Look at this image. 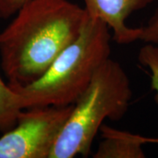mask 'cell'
Masks as SVG:
<instances>
[{"label":"cell","instance_id":"cell-10","mask_svg":"<svg viewBox=\"0 0 158 158\" xmlns=\"http://www.w3.org/2000/svg\"><path fill=\"white\" fill-rule=\"evenodd\" d=\"M29 0H0V18L8 19L17 11Z\"/></svg>","mask_w":158,"mask_h":158},{"label":"cell","instance_id":"cell-4","mask_svg":"<svg viewBox=\"0 0 158 158\" xmlns=\"http://www.w3.org/2000/svg\"><path fill=\"white\" fill-rule=\"evenodd\" d=\"M74 105L23 110L17 124L0 137V158H50Z\"/></svg>","mask_w":158,"mask_h":158},{"label":"cell","instance_id":"cell-6","mask_svg":"<svg viewBox=\"0 0 158 158\" xmlns=\"http://www.w3.org/2000/svg\"><path fill=\"white\" fill-rule=\"evenodd\" d=\"M101 141L94 158H143L142 146L148 143V137L116 129L108 125H102Z\"/></svg>","mask_w":158,"mask_h":158},{"label":"cell","instance_id":"cell-3","mask_svg":"<svg viewBox=\"0 0 158 158\" xmlns=\"http://www.w3.org/2000/svg\"><path fill=\"white\" fill-rule=\"evenodd\" d=\"M128 76L121 64L108 58L97 69L87 88L74 104L50 158L87 156L106 118L124 117L132 98Z\"/></svg>","mask_w":158,"mask_h":158},{"label":"cell","instance_id":"cell-7","mask_svg":"<svg viewBox=\"0 0 158 158\" xmlns=\"http://www.w3.org/2000/svg\"><path fill=\"white\" fill-rule=\"evenodd\" d=\"M22 111L18 93L0 77V132L6 133L15 127Z\"/></svg>","mask_w":158,"mask_h":158},{"label":"cell","instance_id":"cell-1","mask_svg":"<svg viewBox=\"0 0 158 158\" xmlns=\"http://www.w3.org/2000/svg\"><path fill=\"white\" fill-rule=\"evenodd\" d=\"M0 33L1 68L8 83L27 85L45 73L78 37L88 14L69 0H29Z\"/></svg>","mask_w":158,"mask_h":158},{"label":"cell","instance_id":"cell-8","mask_svg":"<svg viewBox=\"0 0 158 158\" xmlns=\"http://www.w3.org/2000/svg\"><path fill=\"white\" fill-rule=\"evenodd\" d=\"M138 60L149 71L151 87L156 91V98L158 103V46L146 43L139 51ZM148 143L158 144V138L148 137Z\"/></svg>","mask_w":158,"mask_h":158},{"label":"cell","instance_id":"cell-9","mask_svg":"<svg viewBox=\"0 0 158 158\" xmlns=\"http://www.w3.org/2000/svg\"><path fill=\"white\" fill-rule=\"evenodd\" d=\"M140 40L158 46V7L148 19L147 23L141 27Z\"/></svg>","mask_w":158,"mask_h":158},{"label":"cell","instance_id":"cell-2","mask_svg":"<svg viewBox=\"0 0 158 158\" xmlns=\"http://www.w3.org/2000/svg\"><path fill=\"white\" fill-rule=\"evenodd\" d=\"M110 31L106 23L88 16L78 37L41 77L27 85L8 83L18 93L23 110L74 105L98 67L111 57Z\"/></svg>","mask_w":158,"mask_h":158},{"label":"cell","instance_id":"cell-5","mask_svg":"<svg viewBox=\"0 0 158 158\" xmlns=\"http://www.w3.org/2000/svg\"><path fill=\"white\" fill-rule=\"evenodd\" d=\"M154 0H84L85 11L92 19H100L113 32L116 43L126 45L141 40V27L127 25L135 11L148 6Z\"/></svg>","mask_w":158,"mask_h":158}]
</instances>
